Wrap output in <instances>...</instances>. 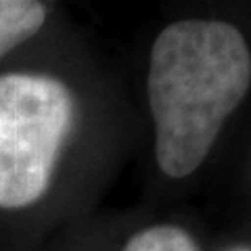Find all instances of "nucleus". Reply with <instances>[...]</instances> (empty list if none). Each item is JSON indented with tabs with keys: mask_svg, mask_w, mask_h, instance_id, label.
Instances as JSON below:
<instances>
[{
	"mask_svg": "<svg viewBox=\"0 0 251 251\" xmlns=\"http://www.w3.org/2000/svg\"><path fill=\"white\" fill-rule=\"evenodd\" d=\"M249 86L251 52L230 23L176 21L155 38L149 103L163 174L184 178L201 166Z\"/></svg>",
	"mask_w": 251,
	"mask_h": 251,
	"instance_id": "obj_1",
	"label": "nucleus"
},
{
	"mask_svg": "<svg viewBox=\"0 0 251 251\" xmlns=\"http://www.w3.org/2000/svg\"><path fill=\"white\" fill-rule=\"evenodd\" d=\"M75 117L74 94L57 77L0 75V207L21 209L49 188Z\"/></svg>",
	"mask_w": 251,
	"mask_h": 251,
	"instance_id": "obj_2",
	"label": "nucleus"
},
{
	"mask_svg": "<svg viewBox=\"0 0 251 251\" xmlns=\"http://www.w3.org/2000/svg\"><path fill=\"white\" fill-rule=\"evenodd\" d=\"M46 6L31 0H0V57L42 29Z\"/></svg>",
	"mask_w": 251,
	"mask_h": 251,
	"instance_id": "obj_3",
	"label": "nucleus"
},
{
	"mask_svg": "<svg viewBox=\"0 0 251 251\" xmlns=\"http://www.w3.org/2000/svg\"><path fill=\"white\" fill-rule=\"evenodd\" d=\"M124 251H199V247L184 228L159 224L130 237Z\"/></svg>",
	"mask_w": 251,
	"mask_h": 251,
	"instance_id": "obj_4",
	"label": "nucleus"
},
{
	"mask_svg": "<svg viewBox=\"0 0 251 251\" xmlns=\"http://www.w3.org/2000/svg\"><path fill=\"white\" fill-rule=\"evenodd\" d=\"M224 251H251V245H232V247L224 249Z\"/></svg>",
	"mask_w": 251,
	"mask_h": 251,
	"instance_id": "obj_5",
	"label": "nucleus"
}]
</instances>
